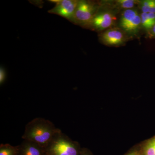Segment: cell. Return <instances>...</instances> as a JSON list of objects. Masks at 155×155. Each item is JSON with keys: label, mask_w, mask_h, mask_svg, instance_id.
I'll list each match as a JSON object with an SVG mask.
<instances>
[{"label": "cell", "mask_w": 155, "mask_h": 155, "mask_svg": "<svg viewBox=\"0 0 155 155\" xmlns=\"http://www.w3.org/2000/svg\"><path fill=\"white\" fill-rule=\"evenodd\" d=\"M61 131L49 120L36 118L26 125L22 137L23 140L34 143L46 148Z\"/></svg>", "instance_id": "cell-1"}, {"label": "cell", "mask_w": 155, "mask_h": 155, "mask_svg": "<svg viewBox=\"0 0 155 155\" xmlns=\"http://www.w3.org/2000/svg\"><path fill=\"white\" fill-rule=\"evenodd\" d=\"M47 155H78L80 153L77 143L60 131L45 148Z\"/></svg>", "instance_id": "cell-2"}, {"label": "cell", "mask_w": 155, "mask_h": 155, "mask_svg": "<svg viewBox=\"0 0 155 155\" xmlns=\"http://www.w3.org/2000/svg\"><path fill=\"white\" fill-rule=\"evenodd\" d=\"M95 10L94 5L91 2L78 1L72 22L87 25L95 15Z\"/></svg>", "instance_id": "cell-3"}, {"label": "cell", "mask_w": 155, "mask_h": 155, "mask_svg": "<svg viewBox=\"0 0 155 155\" xmlns=\"http://www.w3.org/2000/svg\"><path fill=\"white\" fill-rule=\"evenodd\" d=\"M55 5L48 11L50 14H56L72 22L77 8L78 1L59 0L53 1Z\"/></svg>", "instance_id": "cell-4"}, {"label": "cell", "mask_w": 155, "mask_h": 155, "mask_svg": "<svg viewBox=\"0 0 155 155\" xmlns=\"http://www.w3.org/2000/svg\"><path fill=\"white\" fill-rule=\"evenodd\" d=\"M114 16L109 12H101L95 14L90 22L86 25L94 29L103 30L110 27L114 22Z\"/></svg>", "instance_id": "cell-5"}, {"label": "cell", "mask_w": 155, "mask_h": 155, "mask_svg": "<svg viewBox=\"0 0 155 155\" xmlns=\"http://www.w3.org/2000/svg\"><path fill=\"white\" fill-rule=\"evenodd\" d=\"M17 147V155H47L45 148L31 142L23 140Z\"/></svg>", "instance_id": "cell-6"}, {"label": "cell", "mask_w": 155, "mask_h": 155, "mask_svg": "<svg viewBox=\"0 0 155 155\" xmlns=\"http://www.w3.org/2000/svg\"><path fill=\"white\" fill-rule=\"evenodd\" d=\"M102 40L106 44L117 45L124 41V35L122 31L115 28L106 31L101 35Z\"/></svg>", "instance_id": "cell-7"}, {"label": "cell", "mask_w": 155, "mask_h": 155, "mask_svg": "<svg viewBox=\"0 0 155 155\" xmlns=\"http://www.w3.org/2000/svg\"><path fill=\"white\" fill-rule=\"evenodd\" d=\"M138 14L137 11L134 9L125 10L121 16L120 21V25L122 29L128 24L130 21Z\"/></svg>", "instance_id": "cell-8"}, {"label": "cell", "mask_w": 155, "mask_h": 155, "mask_svg": "<svg viewBox=\"0 0 155 155\" xmlns=\"http://www.w3.org/2000/svg\"><path fill=\"white\" fill-rule=\"evenodd\" d=\"M17 146H13L6 143L0 145V155H17Z\"/></svg>", "instance_id": "cell-9"}, {"label": "cell", "mask_w": 155, "mask_h": 155, "mask_svg": "<svg viewBox=\"0 0 155 155\" xmlns=\"http://www.w3.org/2000/svg\"><path fill=\"white\" fill-rule=\"evenodd\" d=\"M143 155H155V137L146 143L143 148Z\"/></svg>", "instance_id": "cell-10"}, {"label": "cell", "mask_w": 155, "mask_h": 155, "mask_svg": "<svg viewBox=\"0 0 155 155\" xmlns=\"http://www.w3.org/2000/svg\"><path fill=\"white\" fill-rule=\"evenodd\" d=\"M140 18L142 26L147 30H151L155 24L149 18L147 13H142Z\"/></svg>", "instance_id": "cell-11"}, {"label": "cell", "mask_w": 155, "mask_h": 155, "mask_svg": "<svg viewBox=\"0 0 155 155\" xmlns=\"http://www.w3.org/2000/svg\"><path fill=\"white\" fill-rule=\"evenodd\" d=\"M116 2L119 7L127 10L133 8L137 3V1L134 0H119L116 1Z\"/></svg>", "instance_id": "cell-12"}, {"label": "cell", "mask_w": 155, "mask_h": 155, "mask_svg": "<svg viewBox=\"0 0 155 155\" xmlns=\"http://www.w3.org/2000/svg\"><path fill=\"white\" fill-rule=\"evenodd\" d=\"M152 0H145L142 1L140 2V8L143 13H148L149 12Z\"/></svg>", "instance_id": "cell-13"}, {"label": "cell", "mask_w": 155, "mask_h": 155, "mask_svg": "<svg viewBox=\"0 0 155 155\" xmlns=\"http://www.w3.org/2000/svg\"><path fill=\"white\" fill-rule=\"evenodd\" d=\"M6 78L5 71L3 68L1 67V69H0V84H2L5 82Z\"/></svg>", "instance_id": "cell-14"}, {"label": "cell", "mask_w": 155, "mask_h": 155, "mask_svg": "<svg viewBox=\"0 0 155 155\" xmlns=\"http://www.w3.org/2000/svg\"><path fill=\"white\" fill-rule=\"evenodd\" d=\"M148 17L150 20L155 25V13H147Z\"/></svg>", "instance_id": "cell-15"}, {"label": "cell", "mask_w": 155, "mask_h": 155, "mask_svg": "<svg viewBox=\"0 0 155 155\" xmlns=\"http://www.w3.org/2000/svg\"><path fill=\"white\" fill-rule=\"evenodd\" d=\"M150 13H155V1L152 0L151 5L150 8L149 12Z\"/></svg>", "instance_id": "cell-16"}, {"label": "cell", "mask_w": 155, "mask_h": 155, "mask_svg": "<svg viewBox=\"0 0 155 155\" xmlns=\"http://www.w3.org/2000/svg\"><path fill=\"white\" fill-rule=\"evenodd\" d=\"M127 155H140V154L137 151H133L131 152H130V153H128V154H127Z\"/></svg>", "instance_id": "cell-17"}, {"label": "cell", "mask_w": 155, "mask_h": 155, "mask_svg": "<svg viewBox=\"0 0 155 155\" xmlns=\"http://www.w3.org/2000/svg\"><path fill=\"white\" fill-rule=\"evenodd\" d=\"M151 34L153 36L155 37V25L151 29Z\"/></svg>", "instance_id": "cell-18"}, {"label": "cell", "mask_w": 155, "mask_h": 155, "mask_svg": "<svg viewBox=\"0 0 155 155\" xmlns=\"http://www.w3.org/2000/svg\"><path fill=\"white\" fill-rule=\"evenodd\" d=\"M78 155H88V153L85 152H80Z\"/></svg>", "instance_id": "cell-19"}]
</instances>
